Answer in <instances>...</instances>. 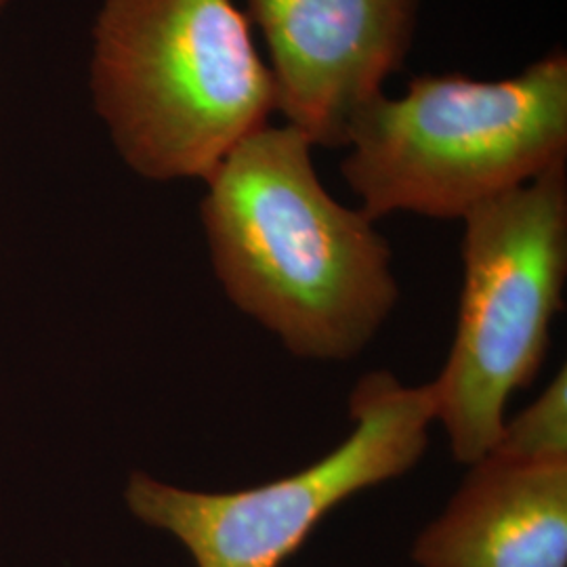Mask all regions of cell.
<instances>
[{
  "label": "cell",
  "mask_w": 567,
  "mask_h": 567,
  "mask_svg": "<svg viewBox=\"0 0 567 567\" xmlns=\"http://www.w3.org/2000/svg\"><path fill=\"white\" fill-rule=\"evenodd\" d=\"M295 126L238 143L206 179L210 261L227 299L295 358L349 362L400 299L393 252L362 208L326 189Z\"/></svg>",
  "instance_id": "1"
},
{
  "label": "cell",
  "mask_w": 567,
  "mask_h": 567,
  "mask_svg": "<svg viewBox=\"0 0 567 567\" xmlns=\"http://www.w3.org/2000/svg\"><path fill=\"white\" fill-rule=\"evenodd\" d=\"M91 91L124 163L203 179L276 110V84L234 0H103Z\"/></svg>",
  "instance_id": "2"
},
{
  "label": "cell",
  "mask_w": 567,
  "mask_h": 567,
  "mask_svg": "<svg viewBox=\"0 0 567 567\" xmlns=\"http://www.w3.org/2000/svg\"><path fill=\"white\" fill-rule=\"evenodd\" d=\"M344 182L370 219L466 213L567 163V53L553 51L505 81L416 76L351 122Z\"/></svg>",
  "instance_id": "3"
},
{
  "label": "cell",
  "mask_w": 567,
  "mask_h": 567,
  "mask_svg": "<svg viewBox=\"0 0 567 567\" xmlns=\"http://www.w3.org/2000/svg\"><path fill=\"white\" fill-rule=\"evenodd\" d=\"M461 221L456 332L426 386L452 456L473 465L496 446L511 398L536 381L564 307L567 163L473 206Z\"/></svg>",
  "instance_id": "4"
},
{
  "label": "cell",
  "mask_w": 567,
  "mask_h": 567,
  "mask_svg": "<svg viewBox=\"0 0 567 567\" xmlns=\"http://www.w3.org/2000/svg\"><path fill=\"white\" fill-rule=\"evenodd\" d=\"M349 416L341 446L276 482L198 492L133 473L126 505L145 526L175 536L196 567H282L334 508L419 465L435 425L429 386L404 385L386 370L358 381Z\"/></svg>",
  "instance_id": "5"
},
{
  "label": "cell",
  "mask_w": 567,
  "mask_h": 567,
  "mask_svg": "<svg viewBox=\"0 0 567 567\" xmlns=\"http://www.w3.org/2000/svg\"><path fill=\"white\" fill-rule=\"evenodd\" d=\"M423 0H248L276 110L311 145L344 147L351 122L404 65Z\"/></svg>",
  "instance_id": "6"
},
{
  "label": "cell",
  "mask_w": 567,
  "mask_h": 567,
  "mask_svg": "<svg viewBox=\"0 0 567 567\" xmlns=\"http://www.w3.org/2000/svg\"><path fill=\"white\" fill-rule=\"evenodd\" d=\"M416 536L419 567H567V461L473 463Z\"/></svg>",
  "instance_id": "7"
},
{
  "label": "cell",
  "mask_w": 567,
  "mask_h": 567,
  "mask_svg": "<svg viewBox=\"0 0 567 567\" xmlns=\"http://www.w3.org/2000/svg\"><path fill=\"white\" fill-rule=\"evenodd\" d=\"M492 452L515 461H567L566 368L532 404L505 419Z\"/></svg>",
  "instance_id": "8"
},
{
  "label": "cell",
  "mask_w": 567,
  "mask_h": 567,
  "mask_svg": "<svg viewBox=\"0 0 567 567\" xmlns=\"http://www.w3.org/2000/svg\"><path fill=\"white\" fill-rule=\"evenodd\" d=\"M7 4V0H0V11H2V7Z\"/></svg>",
  "instance_id": "9"
}]
</instances>
